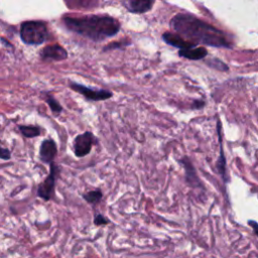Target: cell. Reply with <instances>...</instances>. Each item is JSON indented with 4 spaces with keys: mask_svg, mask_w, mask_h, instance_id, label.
Listing matches in <instances>:
<instances>
[{
    "mask_svg": "<svg viewBox=\"0 0 258 258\" xmlns=\"http://www.w3.org/2000/svg\"><path fill=\"white\" fill-rule=\"evenodd\" d=\"M56 153H57L56 144L52 139L50 138L44 139L41 142L40 148H39V158L43 163L51 164L56 156Z\"/></svg>",
    "mask_w": 258,
    "mask_h": 258,
    "instance_id": "11",
    "label": "cell"
},
{
    "mask_svg": "<svg viewBox=\"0 0 258 258\" xmlns=\"http://www.w3.org/2000/svg\"><path fill=\"white\" fill-rule=\"evenodd\" d=\"M248 225L252 226L254 234L257 235V222H256V221H253V220H249V221H248Z\"/></svg>",
    "mask_w": 258,
    "mask_h": 258,
    "instance_id": "21",
    "label": "cell"
},
{
    "mask_svg": "<svg viewBox=\"0 0 258 258\" xmlns=\"http://www.w3.org/2000/svg\"><path fill=\"white\" fill-rule=\"evenodd\" d=\"M154 3V0H124L121 2L126 10L133 14H144L150 11Z\"/></svg>",
    "mask_w": 258,
    "mask_h": 258,
    "instance_id": "9",
    "label": "cell"
},
{
    "mask_svg": "<svg viewBox=\"0 0 258 258\" xmlns=\"http://www.w3.org/2000/svg\"><path fill=\"white\" fill-rule=\"evenodd\" d=\"M205 101H203V100H195L194 101V103H192V106H191V108L192 109H196V110H198V109H202L204 106H205Z\"/></svg>",
    "mask_w": 258,
    "mask_h": 258,
    "instance_id": "20",
    "label": "cell"
},
{
    "mask_svg": "<svg viewBox=\"0 0 258 258\" xmlns=\"http://www.w3.org/2000/svg\"><path fill=\"white\" fill-rule=\"evenodd\" d=\"M49 165H50L49 174L37 187V196L44 201H49L53 198L55 182L59 173V169L57 165H55L53 162Z\"/></svg>",
    "mask_w": 258,
    "mask_h": 258,
    "instance_id": "5",
    "label": "cell"
},
{
    "mask_svg": "<svg viewBox=\"0 0 258 258\" xmlns=\"http://www.w3.org/2000/svg\"><path fill=\"white\" fill-rule=\"evenodd\" d=\"M171 29L184 40L199 46V44L228 48L233 47L227 34L212 24L189 13H177L169 21Z\"/></svg>",
    "mask_w": 258,
    "mask_h": 258,
    "instance_id": "1",
    "label": "cell"
},
{
    "mask_svg": "<svg viewBox=\"0 0 258 258\" xmlns=\"http://www.w3.org/2000/svg\"><path fill=\"white\" fill-rule=\"evenodd\" d=\"M69 86L73 91L84 96V98L88 101L99 102V101L108 100L113 97V93L106 89L93 88V87H89V86L79 84L76 82H70Z\"/></svg>",
    "mask_w": 258,
    "mask_h": 258,
    "instance_id": "4",
    "label": "cell"
},
{
    "mask_svg": "<svg viewBox=\"0 0 258 258\" xmlns=\"http://www.w3.org/2000/svg\"><path fill=\"white\" fill-rule=\"evenodd\" d=\"M20 38L29 45H39L48 38V29L44 21L28 20L20 26Z\"/></svg>",
    "mask_w": 258,
    "mask_h": 258,
    "instance_id": "3",
    "label": "cell"
},
{
    "mask_svg": "<svg viewBox=\"0 0 258 258\" xmlns=\"http://www.w3.org/2000/svg\"><path fill=\"white\" fill-rule=\"evenodd\" d=\"M96 141V137L91 131H86L77 135L73 141V151L75 155L79 158L87 156L91 152Z\"/></svg>",
    "mask_w": 258,
    "mask_h": 258,
    "instance_id": "6",
    "label": "cell"
},
{
    "mask_svg": "<svg viewBox=\"0 0 258 258\" xmlns=\"http://www.w3.org/2000/svg\"><path fill=\"white\" fill-rule=\"evenodd\" d=\"M40 57L46 61H59L68 57V51L59 44H51L40 51Z\"/></svg>",
    "mask_w": 258,
    "mask_h": 258,
    "instance_id": "8",
    "label": "cell"
},
{
    "mask_svg": "<svg viewBox=\"0 0 258 258\" xmlns=\"http://www.w3.org/2000/svg\"><path fill=\"white\" fill-rule=\"evenodd\" d=\"M109 223H110V220H109L107 217H105V216H103L102 214H100V213L96 214L95 217H94V224H95L96 226L107 225V224H109Z\"/></svg>",
    "mask_w": 258,
    "mask_h": 258,
    "instance_id": "18",
    "label": "cell"
},
{
    "mask_svg": "<svg viewBox=\"0 0 258 258\" xmlns=\"http://www.w3.org/2000/svg\"><path fill=\"white\" fill-rule=\"evenodd\" d=\"M178 55L189 60H200L208 55V50L203 46H192L178 50Z\"/></svg>",
    "mask_w": 258,
    "mask_h": 258,
    "instance_id": "13",
    "label": "cell"
},
{
    "mask_svg": "<svg viewBox=\"0 0 258 258\" xmlns=\"http://www.w3.org/2000/svg\"><path fill=\"white\" fill-rule=\"evenodd\" d=\"M45 101H46L48 107L50 108V110L53 114H59L62 111L61 105L59 104V102L55 98H53V96L47 95L45 97Z\"/></svg>",
    "mask_w": 258,
    "mask_h": 258,
    "instance_id": "16",
    "label": "cell"
},
{
    "mask_svg": "<svg viewBox=\"0 0 258 258\" xmlns=\"http://www.w3.org/2000/svg\"><path fill=\"white\" fill-rule=\"evenodd\" d=\"M178 163L183 167L184 169V175H185V182L187 185L195 187V188H203L205 189L203 181L200 179L196 167L192 164L191 160L187 156H182L180 159L177 160Z\"/></svg>",
    "mask_w": 258,
    "mask_h": 258,
    "instance_id": "7",
    "label": "cell"
},
{
    "mask_svg": "<svg viewBox=\"0 0 258 258\" xmlns=\"http://www.w3.org/2000/svg\"><path fill=\"white\" fill-rule=\"evenodd\" d=\"M102 198H103V192L100 188L89 190L83 195V199L88 204H91V205L98 204L102 200Z\"/></svg>",
    "mask_w": 258,
    "mask_h": 258,
    "instance_id": "14",
    "label": "cell"
},
{
    "mask_svg": "<svg viewBox=\"0 0 258 258\" xmlns=\"http://www.w3.org/2000/svg\"><path fill=\"white\" fill-rule=\"evenodd\" d=\"M11 158V152L9 149L0 146V159L8 160Z\"/></svg>",
    "mask_w": 258,
    "mask_h": 258,
    "instance_id": "19",
    "label": "cell"
},
{
    "mask_svg": "<svg viewBox=\"0 0 258 258\" xmlns=\"http://www.w3.org/2000/svg\"><path fill=\"white\" fill-rule=\"evenodd\" d=\"M61 20L68 30L93 41H102L111 38L117 35L121 29L120 22L107 14L66 15Z\"/></svg>",
    "mask_w": 258,
    "mask_h": 258,
    "instance_id": "2",
    "label": "cell"
},
{
    "mask_svg": "<svg viewBox=\"0 0 258 258\" xmlns=\"http://www.w3.org/2000/svg\"><path fill=\"white\" fill-rule=\"evenodd\" d=\"M163 41L170 45V46H173L175 48H178V50L180 49H186V48H189V47H192V46H197L186 40H184L182 37H180L178 34L176 33H173V32H169V31H165L162 35H161Z\"/></svg>",
    "mask_w": 258,
    "mask_h": 258,
    "instance_id": "12",
    "label": "cell"
},
{
    "mask_svg": "<svg viewBox=\"0 0 258 258\" xmlns=\"http://www.w3.org/2000/svg\"><path fill=\"white\" fill-rule=\"evenodd\" d=\"M208 66L215 69V70H218V71H221V72H226V71H229V67L227 63H225L224 61H222L221 59L219 58H216V57H213L211 58L210 60L207 61Z\"/></svg>",
    "mask_w": 258,
    "mask_h": 258,
    "instance_id": "17",
    "label": "cell"
},
{
    "mask_svg": "<svg viewBox=\"0 0 258 258\" xmlns=\"http://www.w3.org/2000/svg\"><path fill=\"white\" fill-rule=\"evenodd\" d=\"M19 130L26 138H33L40 135V128L33 125H20Z\"/></svg>",
    "mask_w": 258,
    "mask_h": 258,
    "instance_id": "15",
    "label": "cell"
},
{
    "mask_svg": "<svg viewBox=\"0 0 258 258\" xmlns=\"http://www.w3.org/2000/svg\"><path fill=\"white\" fill-rule=\"evenodd\" d=\"M217 132L219 135V143H220V155L217 160V169L218 173L221 175V178L223 179L224 183H228L230 181L229 175L227 174V162H226V157L223 149V142H222V124L220 119L218 118L217 121Z\"/></svg>",
    "mask_w": 258,
    "mask_h": 258,
    "instance_id": "10",
    "label": "cell"
}]
</instances>
